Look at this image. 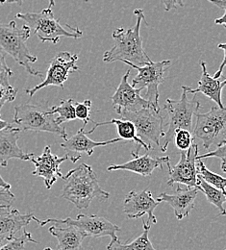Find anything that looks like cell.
<instances>
[{
    "mask_svg": "<svg viewBox=\"0 0 226 250\" xmlns=\"http://www.w3.org/2000/svg\"><path fill=\"white\" fill-rule=\"evenodd\" d=\"M198 155V146L193 143L188 150H181L179 162L171 167L166 163L168 168L167 186H173L175 183L186 187L197 188V170L196 156Z\"/></svg>",
    "mask_w": 226,
    "mask_h": 250,
    "instance_id": "obj_12",
    "label": "cell"
},
{
    "mask_svg": "<svg viewBox=\"0 0 226 250\" xmlns=\"http://www.w3.org/2000/svg\"><path fill=\"white\" fill-rule=\"evenodd\" d=\"M196 162H197V164H196L197 176H199L201 179H203L206 183L221 189L223 192L226 193V178L224 176H221V175L209 170L202 160H196Z\"/></svg>",
    "mask_w": 226,
    "mask_h": 250,
    "instance_id": "obj_27",
    "label": "cell"
},
{
    "mask_svg": "<svg viewBox=\"0 0 226 250\" xmlns=\"http://www.w3.org/2000/svg\"><path fill=\"white\" fill-rule=\"evenodd\" d=\"M49 233L58 241V250H85L83 241L87 236L74 226L66 225L65 228L51 226Z\"/></svg>",
    "mask_w": 226,
    "mask_h": 250,
    "instance_id": "obj_23",
    "label": "cell"
},
{
    "mask_svg": "<svg viewBox=\"0 0 226 250\" xmlns=\"http://www.w3.org/2000/svg\"><path fill=\"white\" fill-rule=\"evenodd\" d=\"M226 14L221 18V19H217L216 21H215V23L216 24H219V25H224V26H226Z\"/></svg>",
    "mask_w": 226,
    "mask_h": 250,
    "instance_id": "obj_40",
    "label": "cell"
},
{
    "mask_svg": "<svg viewBox=\"0 0 226 250\" xmlns=\"http://www.w3.org/2000/svg\"><path fill=\"white\" fill-rule=\"evenodd\" d=\"M0 188H3L5 189H11V184L6 182L0 175Z\"/></svg>",
    "mask_w": 226,
    "mask_h": 250,
    "instance_id": "obj_39",
    "label": "cell"
},
{
    "mask_svg": "<svg viewBox=\"0 0 226 250\" xmlns=\"http://www.w3.org/2000/svg\"><path fill=\"white\" fill-rule=\"evenodd\" d=\"M173 140L177 148L180 150H188L194 142L191 131L185 129L176 130Z\"/></svg>",
    "mask_w": 226,
    "mask_h": 250,
    "instance_id": "obj_29",
    "label": "cell"
},
{
    "mask_svg": "<svg viewBox=\"0 0 226 250\" xmlns=\"http://www.w3.org/2000/svg\"><path fill=\"white\" fill-rule=\"evenodd\" d=\"M164 110L167 112L168 122L166 130L164 132V145L162 146V152L167 150L168 145L172 142L174 133L178 129H185L192 131L193 119L200 109V102L196 99L194 94L193 99H189L187 93L183 91L179 100L167 98L165 100Z\"/></svg>",
    "mask_w": 226,
    "mask_h": 250,
    "instance_id": "obj_5",
    "label": "cell"
},
{
    "mask_svg": "<svg viewBox=\"0 0 226 250\" xmlns=\"http://www.w3.org/2000/svg\"><path fill=\"white\" fill-rule=\"evenodd\" d=\"M134 15L136 16V24L133 27L129 29L118 28L113 32L112 37L115 41V44L111 49L105 52L103 55V62L127 61L139 66L151 62V59L144 48L140 31L142 21L146 23L144 10L138 8L134 10Z\"/></svg>",
    "mask_w": 226,
    "mask_h": 250,
    "instance_id": "obj_2",
    "label": "cell"
},
{
    "mask_svg": "<svg viewBox=\"0 0 226 250\" xmlns=\"http://www.w3.org/2000/svg\"><path fill=\"white\" fill-rule=\"evenodd\" d=\"M197 189L202 191L207 200L217 207L220 211V216H226V209H225V203L226 201V193L223 192L221 189L206 183L203 179H201L199 176H197Z\"/></svg>",
    "mask_w": 226,
    "mask_h": 250,
    "instance_id": "obj_25",
    "label": "cell"
},
{
    "mask_svg": "<svg viewBox=\"0 0 226 250\" xmlns=\"http://www.w3.org/2000/svg\"><path fill=\"white\" fill-rule=\"evenodd\" d=\"M75 117L78 120H81L83 122V128L86 127V125H88V123L91 121L90 118V112H91V108H92V101L90 99L85 100L83 103H79L77 102L75 104Z\"/></svg>",
    "mask_w": 226,
    "mask_h": 250,
    "instance_id": "obj_30",
    "label": "cell"
},
{
    "mask_svg": "<svg viewBox=\"0 0 226 250\" xmlns=\"http://www.w3.org/2000/svg\"><path fill=\"white\" fill-rule=\"evenodd\" d=\"M91 123L94 124V127L90 130V131H85V134L86 135H90V134H93L95 132V130L97 129V127L99 126H103V125H115L118 128V134L120 136L121 139H123V141H130V142H133L137 145L136 146V150L135 151H132L131 154L132 156L136 157L138 156L139 154V151L141 149V147L144 148L146 151H149L151 150L152 148L149 147L145 143H144L138 136H137V132H136V128L134 125L127 121V120H122V119H113L109 122H105V123H97L95 121H93L91 119L90 121Z\"/></svg>",
    "mask_w": 226,
    "mask_h": 250,
    "instance_id": "obj_22",
    "label": "cell"
},
{
    "mask_svg": "<svg viewBox=\"0 0 226 250\" xmlns=\"http://www.w3.org/2000/svg\"><path fill=\"white\" fill-rule=\"evenodd\" d=\"M198 191L196 188H182L179 185L172 194L162 192L156 200L169 204L174 211L176 219L182 220L194 210Z\"/></svg>",
    "mask_w": 226,
    "mask_h": 250,
    "instance_id": "obj_18",
    "label": "cell"
},
{
    "mask_svg": "<svg viewBox=\"0 0 226 250\" xmlns=\"http://www.w3.org/2000/svg\"><path fill=\"white\" fill-rule=\"evenodd\" d=\"M226 139H223V140H222V142L218 145V147L216 148V150L211 151V152L206 153V154L197 155V156H196V160H203V159H205V158H210V157L218 158V159H220V160H221V167H222V170H223L224 172H226Z\"/></svg>",
    "mask_w": 226,
    "mask_h": 250,
    "instance_id": "obj_31",
    "label": "cell"
},
{
    "mask_svg": "<svg viewBox=\"0 0 226 250\" xmlns=\"http://www.w3.org/2000/svg\"><path fill=\"white\" fill-rule=\"evenodd\" d=\"M159 204L160 202L153 198L149 189H144L142 191L133 189L124 199L123 213L127 219H140L147 215L148 222L156 224L157 219L154 211Z\"/></svg>",
    "mask_w": 226,
    "mask_h": 250,
    "instance_id": "obj_14",
    "label": "cell"
},
{
    "mask_svg": "<svg viewBox=\"0 0 226 250\" xmlns=\"http://www.w3.org/2000/svg\"><path fill=\"white\" fill-rule=\"evenodd\" d=\"M218 47L220 49H223V52H224V59H223V62L219 68V70L215 73L214 75V78H221L222 77V74H223V71H224V68H225V65H226V43H220L218 45Z\"/></svg>",
    "mask_w": 226,
    "mask_h": 250,
    "instance_id": "obj_36",
    "label": "cell"
},
{
    "mask_svg": "<svg viewBox=\"0 0 226 250\" xmlns=\"http://www.w3.org/2000/svg\"><path fill=\"white\" fill-rule=\"evenodd\" d=\"M62 179L65 184L61 197L79 210L88 209L95 198L100 201L110 198V193L100 187L93 167L85 163L69 170Z\"/></svg>",
    "mask_w": 226,
    "mask_h": 250,
    "instance_id": "obj_1",
    "label": "cell"
},
{
    "mask_svg": "<svg viewBox=\"0 0 226 250\" xmlns=\"http://www.w3.org/2000/svg\"><path fill=\"white\" fill-rule=\"evenodd\" d=\"M196 123L193 130V136L201 140L205 149H208L215 143L221 133L226 132V110L214 106L208 113L196 115Z\"/></svg>",
    "mask_w": 226,
    "mask_h": 250,
    "instance_id": "obj_11",
    "label": "cell"
},
{
    "mask_svg": "<svg viewBox=\"0 0 226 250\" xmlns=\"http://www.w3.org/2000/svg\"><path fill=\"white\" fill-rule=\"evenodd\" d=\"M85 1H87V2H88V1H89V0H85Z\"/></svg>",
    "mask_w": 226,
    "mask_h": 250,
    "instance_id": "obj_45",
    "label": "cell"
},
{
    "mask_svg": "<svg viewBox=\"0 0 226 250\" xmlns=\"http://www.w3.org/2000/svg\"><path fill=\"white\" fill-rule=\"evenodd\" d=\"M12 69L8 66L5 60L4 52L0 49V83L9 86L10 84V78L13 76Z\"/></svg>",
    "mask_w": 226,
    "mask_h": 250,
    "instance_id": "obj_33",
    "label": "cell"
},
{
    "mask_svg": "<svg viewBox=\"0 0 226 250\" xmlns=\"http://www.w3.org/2000/svg\"><path fill=\"white\" fill-rule=\"evenodd\" d=\"M11 206H2V205H0V210H2V209H8V208H10Z\"/></svg>",
    "mask_w": 226,
    "mask_h": 250,
    "instance_id": "obj_43",
    "label": "cell"
},
{
    "mask_svg": "<svg viewBox=\"0 0 226 250\" xmlns=\"http://www.w3.org/2000/svg\"><path fill=\"white\" fill-rule=\"evenodd\" d=\"M143 233L130 244H123L118 238L112 239L107 247V250H157L153 248L149 240V222L147 223L143 219Z\"/></svg>",
    "mask_w": 226,
    "mask_h": 250,
    "instance_id": "obj_24",
    "label": "cell"
},
{
    "mask_svg": "<svg viewBox=\"0 0 226 250\" xmlns=\"http://www.w3.org/2000/svg\"><path fill=\"white\" fill-rule=\"evenodd\" d=\"M13 122L20 131L48 132L59 135L63 140L67 139L65 128L58 125L55 115L48 112L41 105L21 104L15 107Z\"/></svg>",
    "mask_w": 226,
    "mask_h": 250,
    "instance_id": "obj_6",
    "label": "cell"
},
{
    "mask_svg": "<svg viewBox=\"0 0 226 250\" xmlns=\"http://www.w3.org/2000/svg\"><path fill=\"white\" fill-rule=\"evenodd\" d=\"M208 1L211 2L212 4H214L215 6L223 9L226 13V0H208Z\"/></svg>",
    "mask_w": 226,
    "mask_h": 250,
    "instance_id": "obj_37",
    "label": "cell"
},
{
    "mask_svg": "<svg viewBox=\"0 0 226 250\" xmlns=\"http://www.w3.org/2000/svg\"><path fill=\"white\" fill-rule=\"evenodd\" d=\"M16 196L10 189H5L0 188V205L2 206H11L12 203L15 201Z\"/></svg>",
    "mask_w": 226,
    "mask_h": 250,
    "instance_id": "obj_34",
    "label": "cell"
},
{
    "mask_svg": "<svg viewBox=\"0 0 226 250\" xmlns=\"http://www.w3.org/2000/svg\"><path fill=\"white\" fill-rule=\"evenodd\" d=\"M31 221L39 222L33 214H21L16 208L0 210V247L15 238L16 234Z\"/></svg>",
    "mask_w": 226,
    "mask_h": 250,
    "instance_id": "obj_17",
    "label": "cell"
},
{
    "mask_svg": "<svg viewBox=\"0 0 226 250\" xmlns=\"http://www.w3.org/2000/svg\"><path fill=\"white\" fill-rule=\"evenodd\" d=\"M0 116H1V115H0ZM9 126H11V125L8 124L7 122L1 120V117H0V131L3 130V129H5V128H7V127H9Z\"/></svg>",
    "mask_w": 226,
    "mask_h": 250,
    "instance_id": "obj_41",
    "label": "cell"
},
{
    "mask_svg": "<svg viewBox=\"0 0 226 250\" xmlns=\"http://www.w3.org/2000/svg\"><path fill=\"white\" fill-rule=\"evenodd\" d=\"M18 94V89L14 88L12 85L6 86L0 83V112L2 107L7 102H13Z\"/></svg>",
    "mask_w": 226,
    "mask_h": 250,
    "instance_id": "obj_32",
    "label": "cell"
},
{
    "mask_svg": "<svg viewBox=\"0 0 226 250\" xmlns=\"http://www.w3.org/2000/svg\"><path fill=\"white\" fill-rule=\"evenodd\" d=\"M73 103L74 101L72 98L62 99L59 105L48 108V112L52 115H55L57 124L62 125L67 122L76 120L75 107Z\"/></svg>",
    "mask_w": 226,
    "mask_h": 250,
    "instance_id": "obj_26",
    "label": "cell"
},
{
    "mask_svg": "<svg viewBox=\"0 0 226 250\" xmlns=\"http://www.w3.org/2000/svg\"><path fill=\"white\" fill-rule=\"evenodd\" d=\"M123 62L138 70V74L132 80V86L134 88H141L143 90L146 89L145 99L148 100L155 109L161 110L159 106L158 87L164 81L165 72L169 67L171 61H151L142 66L135 65L127 61H123Z\"/></svg>",
    "mask_w": 226,
    "mask_h": 250,
    "instance_id": "obj_8",
    "label": "cell"
},
{
    "mask_svg": "<svg viewBox=\"0 0 226 250\" xmlns=\"http://www.w3.org/2000/svg\"><path fill=\"white\" fill-rule=\"evenodd\" d=\"M53 222L57 224H65L76 227L78 230L83 232L87 237L101 238V237H111V239H117V232L121 228L103 217L97 215H86L79 214L76 219L66 218L65 219H48L43 221H39V226H45L46 224Z\"/></svg>",
    "mask_w": 226,
    "mask_h": 250,
    "instance_id": "obj_9",
    "label": "cell"
},
{
    "mask_svg": "<svg viewBox=\"0 0 226 250\" xmlns=\"http://www.w3.org/2000/svg\"><path fill=\"white\" fill-rule=\"evenodd\" d=\"M134 159L129 162H126L122 165H112L107 167L108 171L113 170H127L137 174H140L144 177L150 176L152 172L160 168L163 169V165L169 162V157H153L149 154H144V156L133 157Z\"/></svg>",
    "mask_w": 226,
    "mask_h": 250,
    "instance_id": "obj_21",
    "label": "cell"
},
{
    "mask_svg": "<svg viewBox=\"0 0 226 250\" xmlns=\"http://www.w3.org/2000/svg\"><path fill=\"white\" fill-rule=\"evenodd\" d=\"M49 2V7L48 8H52L55 6V0H48Z\"/></svg>",
    "mask_w": 226,
    "mask_h": 250,
    "instance_id": "obj_42",
    "label": "cell"
},
{
    "mask_svg": "<svg viewBox=\"0 0 226 250\" xmlns=\"http://www.w3.org/2000/svg\"><path fill=\"white\" fill-rule=\"evenodd\" d=\"M25 0H0V4H5V3H16L18 5H22Z\"/></svg>",
    "mask_w": 226,
    "mask_h": 250,
    "instance_id": "obj_38",
    "label": "cell"
},
{
    "mask_svg": "<svg viewBox=\"0 0 226 250\" xmlns=\"http://www.w3.org/2000/svg\"><path fill=\"white\" fill-rule=\"evenodd\" d=\"M20 129L13 125L0 131V167H6L11 159L30 161L34 153L24 152L18 145Z\"/></svg>",
    "mask_w": 226,
    "mask_h": 250,
    "instance_id": "obj_19",
    "label": "cell"
},
{
    "mask_svg": "<svg viewBox=\"0 0 226 250\" xmlns=\"http://www.w3.org/2000/svg\"><path fill=\"white\" fill-rule=\"evenodd\" d=\"M67 160V157H58L51 152L49 146H46L41 156L31 158L35 166L32 171L33 175L41 177L44 181V185L47 189H50L58 178H63V174L60 170V165Z\"/></svg>",
    "mask_w": 226,
    "mask_h": 250,
    "instance_id": "obj_15",
    "label": "cell"
},
{
    "mask_svg": "<svg viewBox=\"0 0 226 250\" xmlns=\"http://www.w3.org/2000/svg\"><path fill=\"white\" fill-rule=\"evenodd\" d=\"M52 250V249H50V248H45V249H44V250Z\"/></svg>",
    "mask_w": 226,
    "mask_h": 250,
    "instance_id": "obj_44",
    "label": "cell"
},
{
    "mask_svg": "<svg viewBox=\"0 0 226 250\" xmlns=\"http://www.w3.org/2000/svg\"><path fill=\"white\" fill-rule=\"evenodd\" d=\"M77 61V54H72L67 51L59 52L49 62L44 80L32 89H26L25 93L31 97L38 91L46 87L55 86L63 89L68 75L74 71L79 70V66L76 64Z\"/></svg>",
    "mask_w": 226,
    "mask_h": 250,
    "instance_id": "obj_10",
    "label": "cell"
},
{
    "mask_svg": "<svg viewBox=\"0 0 226 250\" xmlns=\"http://www.w3.org/2000/svg\"><path fill=\"white\" fill-rule=\"evenodd\" d=\"M16 18L24 21L41 42H50L57 44L62 37L78 39L83 35L78 27L70 26L65 29V24L63 26L60 23L51 8H46L40 13H18Z\"/></svg>",
    "mask_w": 226,
    "mask_h": 250,
    "instance_id": "obj_4",
    "label": "cell"
},
{
    "mask_svg": "<svg viewBox=\"0 0 226 250\" xmlns=\"http://www.w3.org/2000/svg\"><path fill=\"white\" fill-rule=\"evenodd\" d=\"M119 116L120 119L127 120L134 125L137 136L144 143L151 148V144H154L156 148L162 152L160 141L164 137V125L161 110L148 107L135 112H123Z\"/></svg>",
    "mask_w": 226,
    "mask_h": 250,
    "instance_id": "obj_7",
    "label": "cell"
},
{
    "mask_svg": "<svg viewBox=\"0 0 226 250\" xmlns=\"http://www.w3.org/2000/svg\"><path fill=\"white\" fill-rule=\"evenodd\" d=\"M131 69L123 76L115 94L111 96L113 108L118 115L123 112H135L144 108L153 107L151 103L141 96L143 89L134 88L128 82ZM154 108V107H153Z\"/></svg>",
    "mask_w": 226,
    "mask_h": 250,
    "instance_id": "obj_13",
    "label": "cell"
},
{
    "mask_svg": "<svg viewBox=\"0 0 226 250\" xmlns=\"http://www.w3.org/2000/svg\"><path fill=\"white\" fill-rule=\"evenodd\" d=\"M30 35L31 29L26 24L19 29L14 21L9 24L0 23V49L9 54L31 75L42 77L41 71L33 69L31 66V63L37 62L38 58L31 54L26 45Z\"/></svg>",
    "mask_w": 226,
    "mask_h": 250,
    "instance_id": "obj_3",
    "label": "cell"
},
{
    "mask_svg": "<svg viewBox=\"0 0 226 250\" xmlns=\"http://www.w3.org/2000/svg\"><path fill=\"white\" fill-rule=\"evenodd\" d=\"M28 243L39 244L32 237V234L24 231L21 236L18 238H13L11 241L7 242L3 246H1L0 250H24Z\"/></svg>",
    "mask_w": 226,
    "mask_h": 250,
    "instance_id": "obj_28",
    "label": "cell"
},
{
    "mask_svg": "<svg viewBox=\"0 0 226 250\" xmlns=\"http://www.w3.org/2000/svg\"><path fill=\"white\" fill-rule=\"evenodd\" d=\"M162 3L164 6V11L168 12L174 8L177 7H184V1L183 0H161Z\"/></svg>",
    "mask_w": 226,
    "mask_h": 250,
    "instance_id": "obj_35",
    "label": "cell"
},
{
    "mask_svg": "<svg viewBox=\"0 0 226 250\" xmlns=\"http://www.w3.org/2000/svg\"><path fill=\"white\" fill-rule=\"evenodd\" d=\"M84 129L85 128L81 127L75 135L69 139H65L64 140L65 142L60 145V146L65 149L67 160L72 163H76L81 158L82 153H86L88 156H91L97 147L106 146L123 141L121 138H115L105 142H96L88 138V135L85 134Z\"/></svg>",
    "mask_w": 226,
    "mask_h": 250,
    "instance_id": "obj_16",
    "label": "cell"
},
{
    "mask_svg": "<svg viewBox=\"0 0 226 250\" xmlns=\"http://www.w3.org/2000/svg\"><path fill=\"white\" fill-rule=\"evenodd\" d=\"M200 65L202 69V74L198 82L197 88L193 89L188 86H182L181 89L187 94H196L197 93H201L209 97L214 102H216L220 108H224L225 106L222 101V92L223 89L226 87V79L221 81L220 78L212 77L207 71L206 62L204 61H200Z\"/></svg>",
    "mask_w": 226,
    "mask_h": 250,
    "instance_id": "obj_20",
    "label": "cell"
}]
</instances>
